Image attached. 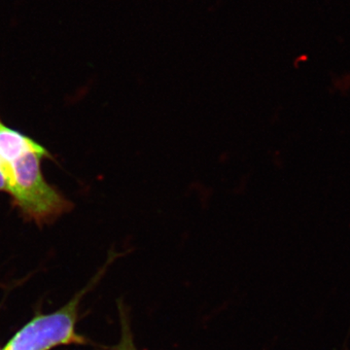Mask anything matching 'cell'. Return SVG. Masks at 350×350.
<instances>
[{
	"label": "cell",
	"mask_w": 350,
	"mask_h": 350,
	"mask_svg": "<svg viewBox=\"0 0 350 350\" xmlns=\"http://www.w3.org/2000/svg\"><path fill=\"white\" fill-rule=\"evenodd\" d=\"M0 350H3V349H0Z\"/></svg>",
	"instance_id": "cell-5"
},
{
	"label": "cell",
	"mask_w": 350,
	"mask_h": 350,
	"mask_svg": "<svg viewBox=\"0 0 350 350\" xmlns=\"http://www.w3.org/2000/svg\"><path fill=\"white\" fill-rule=\"evenodd\" d=\"M120 321H121V338L120 342L114 347H109L107 350H137L133 340V333L130 322H129L128 317L125 310L120 308Z\"/></svg>",
	"instance_id": "cell-3"
},
{
	"label": "cell",
	"mask_w": 350,
	"mask_h": 350,
	"mask_svg": "<svg viewBox=\"0 0 350 350\" xmlns=\"http://www.w3.org/2000/svg\"><path fill=\"white\" fill-rule=\"evenodd\" d=\"M44 159H53L46 147L0 118V162L8 179V194L23 217L38 226L52 224L73 206L46 180Z\"/></svg>",
	"instance_id": "cell-1"
},
{
	"label": "cell",
	"mask_w": 350,
	"mask_h": 350,
	"mask_svg": "<svg viewBox=\"0 0 350 350\" xmlns=\"http://www.w3.org/2000/svg\"><path fill=\"white\" fill-rule=\"evenodd\" d=\"M85 292L56 312L36 315L11 338L3 350H51L59 345L87 344L86 338L76 332L78 306Z\"/></svg>",
	"instance_id": "cell-2"
},
{
	"label": "cell",
	"mask_w": 350,
	"mask_h": 350,
	"mask_svg": "<svg viewBox=\"0 0 350 350\" xmlns=\"http://www.w3.org/2000/svg\"><path fill=\"white\" fill-rule=\"evenodd\" d=\"M0 191L8 193V179L1 162H0Z\"/></svg>",
	"instance_id": "cell-4"
}]
</instances>
